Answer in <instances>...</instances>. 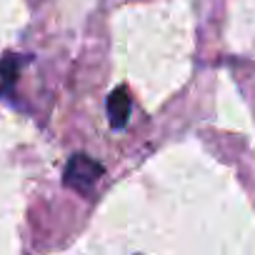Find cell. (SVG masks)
Listing matches in <instances>:
<instances>
[{
	"mask_svg": "<svg viewBox=\"0 0 255 255\" xmlns=\"http://www.w3.org/2000/svg\"><path fill=\"white\" fill-rule=\"evenodd\" d=\"M100 175H103V165L98 160H93L88 155H73L65 165L63 183L78 193H90Z\"/></svg>",
	"mask_w": 255,
	"mask_h": 255,
	"instance_id": "obj_1",
	"label": "cell"
},
{
	"mask_svg": "<svg viewBox=\"0 0 255 255\" xmlns=\"http://www.w3.org/2000/svg\"><path fill=\"white\" fill-rule=\"evenodd\" d=\"M108 118L113 128H123L130 118V95H128L125 88H118L110 93L108 98Z\"/></svg>",
	"mask_w": 255,
	"mask_h": 255,
	"instance_id": "obj_2",
	"label": "cell"
},
{
	"mask_svg": "<svg viewBox=\"0 0 255 255\" xmlns=\"http://www.w3.org/2000/svg\"><path fill=\"white\" fill-rule=\"evenodd\" d=\"M15 80V60H3L0 63V93Z\"/></svg>",
	"mask_w": 255,
	"mask_h": 255,
	"instance_id": "obj_3",
	"label": "cell"
}]
</instances>
